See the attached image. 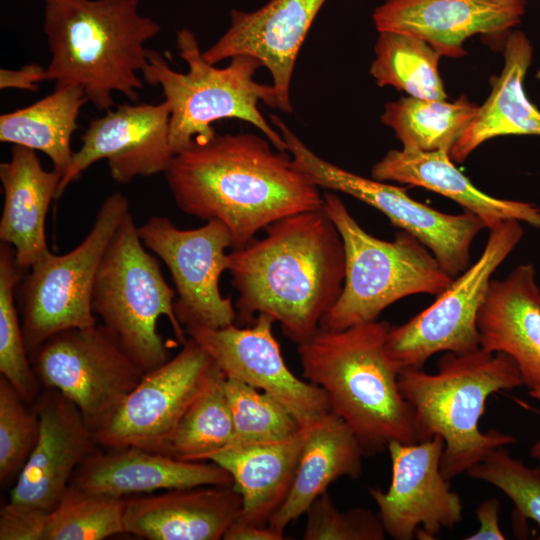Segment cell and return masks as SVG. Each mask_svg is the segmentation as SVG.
<instances>
[{"mask_svg": "<svg viewBox=\"0 0 540 540\" xmlns=\"http://www.w3.org/2000/svg\"><path fill=\"white\" fill-rule=\"evenodd\" d=\"M271 145L252 133L194 139L164 173L178 208L223 223L234 249L280 219L321 209L319 187L296 168L288 151Z\"/></svg>", "mask_w": 540, "mask_h": 540, "instance_id": "6da1fadb", "label": "cell"}, {"mask_svg": "<svg viewBox=\"0 0 540 540\" xmlns=\"http://www.w3.org/2000/svg\"><path fill=\"white\" fill-rule=\"evenodd\" d=\"M261 240L228 254L239 323L266 314L297 345L310 339L337 302L345 280L342 237L321 209L300 212L266 228Z\"/></svg>", "mask_w": 540, "mask_h": 540, "instance_id": "7a4b0ae2", "label": "cell"}, {"mask_svg": "<svg viewBox=\"0 0 540 540\" xmlns=\"http://www.w3.org/2000/svg\"><path fill=\"white\" fill-rule=\"evenodd\" d=\"M387 321L319 330L297 347L303 376L322 388L331 412L351 429L364 456L391 441L419 442L415 413L398 385L399 367L386 350Z\"/></svg>", "mask_w": 540, "mask_h": 540, "instance_id": "3957f363", "label": "cell"}, {"mask_svg": "<svg viewBox=\"0 0 540 540\" xmlns=\"http://www.w3.org/2000/svg\"><path fill=\"white\" fill-rule=\"evenodd\" d=\"M138 7L139 0L46 1V80L82 87L98 110L111 109L114 91L135 102L143 88L137 73L149 62L144 44L161 31Z\"/></svg>", "mask_w": 540, "mask_h": 540, "instance_id": "277c9868", "label": "cell"}, {"mask_svg": "<svg viewBox=\"0 0 540 540\" xmlns=\"http://www.w3.org/2000/svg\"><path fill=\"white\" fill-rule=\"evenodd\" d=\"M437 365L435 374L422 368L401 369L398 385L414 410L419 442L435 435L444 440L440 469L450 481L496 448L517 442L495 429L483 433L479 421L491 394L524 382L509 355L482 348L464 354L445 352Z\"/></svg>", "mask_w": 540, "mask_h": 540, "instance_id": "5b68a950", "label": "cell"}, {"mask_svg": "<svg viewBox=\"0 0 540 540\" xmlns=\"http://www.w3.org/2000/svg\"><path fill=\"white\" fill-rule=\"evenodd\" d=\"M178 55L188 72H177L154 50L148 49V65L142 72L149 85L162 88L170 107V143L174 154L194 139L215 134L211 124L220 119H239L255 126L273 147L287 151L286 143L262 115L258 102L277 109L273 85L254 80L262 63L250 55L231 58L224 68L215 67L203 56L196 35L188 28L177 32Z\"/></svg>", "mask_w": 540, "mask_h": 540, "instance_id": "8992f818", "label": "cell"}, {"mask_svg": "<svg viewBox=\"0 0 540 540\" xmlns=\"http://www.w3.org/2000/svg\"><path fill=\"white\" fill-rule=\"evenodd\" d=\"M322 208L342 237L346 268L342 292L320 328L343 330L375 321L385 308L404 297H437L452 283L454 277L412 234L400 230L392 241L370 235L332 192L323 195Z\"/></svg>", "mask_w": 540, "mask_h": 540, "instance_id": "52a82bcc", "label": "cell"}, {"mask_svg": "<svg viewBox=\"0 0 540 540\" xmlns=\"http://www.w3.org/2000/svg\"><path fill=\"white\" fill-rule=\"evenodd\" d=\"M174 298L158 260L146 251L129 212L104 252L91 307L144 372L170 359L166 342L157 331L161 316L167 317L180 344L187 341L174 310Z\"/></svg>", "mask_w": 540, "mask_h": 540, "instance_id": "ba28073f", "label": "cell"}, {"mask_svg": "<svg viewBox=\"0 0 540 540\" xmlns=\"http://www.w3.org/2000/svg\"><path fill=\"white\" fill-rule=\"evenodd\" d=\"M128 213L127 198L119 192L110 194L79 245L61 255L49 250L28 269L16 289L28 354L57 332L97 323L91 307L97 272Z\"/></svg>", "mask_w": 540, "mask_h": 540, "instance_id": "9c48e42d", "label": "cell"}, {"mask_svg": "<svg viewBox=\"0 0 540 540\" xmlns=\"http://www.w3.org/2000/svg\"><path fill=\"white\" fill-rule=\"evenodd\" d=\"M297 169L319 188L348 194L382 212L391 223L419 239L442 267L456 277L470 266L476 235L486 228L475 214H448L410 197L405 188L368 179L332 164L308 148L278 116L270 117Z\"/></svg>", "mask_w": 540, "mask_h": 540, "instance_id": "30bf717a", "label": "cell"}, {"mask_svg": "<svg viewBox=\"0 0 540 540\" xmlns=\"http://www.w3.org/2000/svg\"><path fill=\"white\" fill-rule=\"evenodd\" d=\"M520 221L506 220L490 229L477 261L434 303L400 326H391L386 350L399 369L422 368L439 352L464 354L480 348L477 317L492 275L521 241Z\"/></svg>", "mask_w": 540, "mask_h": 540, "instance_id": "8fae6325", "label": "cell"}, {"mask_svg": "<svg viewBox=\"0 0 540 540\" xmlns=\"http://www.w3.org/2000/svg\"><path fill=\"white\" fill-rule=\"evenodd\" d=\"M29 358L42 388L57 390L73 402L93 432L145 374L102 323L57 332Z\"/></svg>", "mask_w": 540, "mask_h": 540, "instance_id": "7c38bea8", "label": "cell"}, {"mask_svg": "<svg viewBox=\"0 0 540 540\" xmlns=\"http://www.w3.org/2000/svg\"><path fill=\"white\" fill-rule=\"evenodd\" d=\"M138 234L169 269L177 291L174 310L184 328L234 324L237 312L231 297H223L219 289L220 276L229 267L225 250L232 247L223 223L212 220L199 228L179 229L166 217L151 216Z\"/></svg>", "mask_w": 540, "mask_h": 540, "instance_id": "4fadbf2b", "label": "cell"}, {"mask_svg": "<svg viewBox=\"0 0 540 540\" xmlns=\"http://www.w3.org/2000/svg\"><path fill=\"white\" fill-rule=\"evenodd\" d=\"M215 363L192 338L161 366L145 372L114 414L93 432L107 450L154 451L205 386Z\"/></svg>", "mask_w": 540, "mask_h": 540, "instance_id": "5bb4252c", "label": "cell"}, {"mask_svg": "<svg viewBox=\"0 0 540 540\" xmlns=\"http://www.w3.org/2000/svg\"><path fill=\"white\" fill-rule=\"evenodd\" d=\"M444 446L439 435L414 444H388L390 486L386 492L370 487L369 493L391 538L433 540L462 521L461 499L440 469Z\"/></svg>", "mask_w": 540, "mask_h": 540, "instance_id": "9a60e30c", "label": "cell"}, {"mask_svg": "<svg viewBox=\"0 0 540 540\" xmlns=\"http://www.w3.org/2000/svg\"><path fill=\"white\" fill-rule=\"evenodd\" d=\"M275 321L258 314L252 326L222 328L185 327L186 333L211 357L227 378L268 393L308 427L331 412L329 399L319 386L294 375L286 365L272 326Z\"/></svg>", "mask_w": 540, "mask_h": 540, "instance_id": "2e32d148", "label": "cell"}, {"mask_svg": "<svg viewBox=\"0 0 540 540\" xmlns=\"http://www.w3.org/2000/svg\"><path fill=\"white\" fill-rule=\"evenodd\" d=\"M81 140L80 149L60 181L56 199L98 160L106 159L112 178L125 184L137 176L165 173L175 155L170 143L167 101L109 109L104 116L90 121Z\"/></svg>", "mask_w": 540, "mask_h": 540, "instance_id": "e0dca14e", "label": "cell"}, {"mask_svg": "<svg viewBox=\"0 0 540 540\" xmlns=\"http://www.w3.org/2000/svg\"><path fill=\"white\" fill-rule=\"evenodd\" d=\"M32 405L39 435L9 501L51 512L77 468L99 446L79 409L59 391L42 388Z\"/></svg>", "mask_w": 540, "mask_h": 540, "instance_id": "ac0fdd59", "label": "cell"}, {"mask_svg": "<svg viewBox=\"0 0 540 540\" xmlns=\"http://www.w3.org/2000/svg\"><path fill=\"white\" fill-rule=\"evenodd\" d=\"M326 0H271L252 12L232 10L227 31L203 56L211 64L238 55L258 59L272 76L277 109L291 113L290 84L303 41Z\"/></svg>", "mask_w": 540, "mask_h": 540, "instance_id": "d6986e66", "label": "cell"}, {"mask_svg": "<svg viewBox=\"0 0 540 540\" xmlns=\"http://www.w3.org/2000/svg\"><path fill=\"white\" fill-rule=\"evenodd\" d=\"M526 0H386L373 12L378 32L414 35L441 56L466 55L476 35H504L521 22Z\"/></svg>", "mask_w": 540, "mask_h": 540, "instance_id": "ffe728a7", "label": "cell"}, {"mask_svg": "<svg viewBox=\"0 0 540 540\" xmlns=\"http://www.w3.org/2000/svg\"><path fill=\"white\" fill-rule=\"evenodd\" d=\"M125 533L149 540H219L240 517L234 486L202 485L124 498Z\"/></svg>", "mask_w": 540, "mask_h": 540, "instance_id": "44dd1931", "label": "cell"}, {"mask_svg": "<svg viewBox=\"0 0 540 540\" xmlns=\"http://www.w3.org/2000/svg\"><path fill=\"white\" fill-rule=\"evenodd\" d=\"M71 486L116 498L202 485L232 486L221 466L184 461L139 447L99 448L75 471Z\"/></svg>", "mask_w": 540, "mask_h": 540, "instance_id": "7402d4cb", "label": "cell"}, {"mask_svg": "<svg viewBox=\"0 0 540 540\" xmlns=\"http://www.w3.org/2000/svg\"><path fill=\"white\" fill-rule=\"evenodd\" d=\"M480 348L517 364L524 385H540V287L531 263L491 280L477 317Z\"/></svg>", "mask_w": 540, "mask_h": 540, "instance_id": "603a6c76", "label": "cell"}, {"mask_svg": "<svg viewBox=\"0 0 540 540\" xmlns=\"http://www.w3.org/2000/svg\"><path fill=\"white\" fill-rule=\"evenodd\" d=\"M375 180L405 183L441 194L478 216L487 229L506 220L540 228V207L490 196L473 185L445 150H390L371 170Z\"/></svg>", "mask_w": 540, "mask_h": 540, "instance_id": "cb8c5ba5", "label": "cell"}, {"mask_svg": "<svg viewBox=\"0 0 540 540\" xmlns=\"http://www.w3.org/2000/svg\"><path fill=\"white\" fill-rule=\"evenodd\" d=\"M61 179L55 169L42 167L35 150L20 145H13L10 159L0 164V241L14 248L18 264L27 271L49 251L45 222Z\"/></svg>", "mask_w": 540, "mask_h": 540, "instance_id": "d4e9b609", "label": "cell"}, {"mask_svg": "<svg viewBox=\"0 0 540 540\" xmlns=\"http://www.w3.org/2000/svg\"><path fill=\"white\" fill-rule=\"evenodd\" d=\"M307 428L273 442L228 444L205 461L224 468L242 497L241 524L267 526L289 491Z\"/></svg>", "mask_w": 540, "mask_h": 540, "instance_id": "484cf974", "label": "cell"}, {"mask_svg": "<svg viewBox=\"0 0 540 540\" xmlns=\"http://www.w3.org/2000/svg\"><path fill=\"white\" fill-rule=\"evenodd\" d=\"M306 428L287 496L269 520V526L282 533L331 483L340 477L357 479L362 472L361 446L339 416L329 412Z\"/></svg>", "mask_w": 540, "mask_h": 540, "instance_id": "4316f807", "label": "cell"}, {"mask_svg": "<svg viewBox=\"0 0 540 540\" xmlns=\"http://www.w3.org/2000/svg\"><path fill=\"white\" fill-rule=\"evenodd\" d=\"M532 45L520 30L508 34L504 45V65L492 83L485 102L449 152L461 163L487 140L506 135L540 136V110L524 91V78L531 64Z\"/></svg>", "mask_w": 540, "mask_h": 540, "instance_id": "83f0119b", "label": "cell"}, {"mask_svg": "<svg viewBox=\"0 0 540 540\" xmlns=\"http://www.w3.org/2000/svg\"><path fill=\"white\" fill-rule=\"evenodd\" d=\"M88 101L80 86H55L27 107L0 116V141L45 153L62 177L74 152L71 138L81 107Z\"/></svg>", "mask_w": 540, "mask_h": 540, "instance_id": "f1b7e54d", "label": "cell"}, {"mask_svg": "<svg viewBox=\"0 0 540 540\" xmlns=\"http://www.w3.org/2000/svg\"><path fill=\"white\" fill-rule=\"evenodd\" d=\"M478 107L465 95L451 102L407 96L387 102L380 119L394 131L403 148L450 152Z\"/></svg>", "mask_w": 540, "mask_h": 540, "instance_id": "f546056e", "label": "cell"}, {"mask_svg": "<svg viewBox=\"0 0 540 540\" xmlns=\"http://www.w3.org/2000/svg\"><path fill=\"white\" fill-rule=\"evenodd\" d=\"M225 380V374L215 364L201 392L152 452L184 461H205L208 455L227 446L234 428Z\"/></svg>", "mask_w": 540, "mask_h": 540, "instance_id": "4dcf8cb0", "label": "cell"}, {"mask_svg": "<svg viewBox=\"0 0 540 540\" xmlns=\"http://www.w3.org/2000/svg\"><path fill=\"white\" fill-rule=\"evenodd\" d=\"M374 54L370 74L378 86H392L421 99H447L439 73L441 55L423 39L402 32L382 31Z\"/></svg>", "mask_w": 540, "mask_h": 540, "instance_id": "1f68e13d", "label": "cell"}, {"mask_svg": "<svg viewBox=\"0 0 540 540\" xmlns=\"http://www.w3.org/2000/svg\"><path fill=\"white\" fill-rule=\"evenodd\" d=\"M27 270L17 262L14 248L0 245V373L30 405L41 392V384L25 345L16 289Z\"/></svg>", "mask_w": 540, "mask_h": 540, "instance_id": "d6a6232c", "label": "cell"}, {"mask_svg": "<svg viewBox=\"0 0 540 540\" xmlns=\"http://www.w3.org/2000/svg\"><path fill=\"white\" fill-rule=\"evenodd\" d=\"M125 499L69 485L49 513L45 540H103L125 533Z\"/></svg>", "mask_w": 540, "mask_h": 540, "instance_id": "836d02e7", "label": "cell"}, {"mask_svg": "<svg viewBox=\"0 0 540 540\" xmlns=\"http://www.w3.org/2000/svg\"><path fill=\"white\" fill-rule=\"evenodd\" d=\"M224 386L234 428L229 444L281 441L302 428L286 407L268 393L227 377Z\"/></svg>", "mask_w": 540, "mask_h": 540, "instance_id": "e575fe53", "label": "cell"}, {"mask_svg": "<svg viewBox=\"0 0 540 540\" xmlns=\"http://www.w3.org/2000/svg\"><path fill=\"white\" fill-rule=\"evenodd\" d=\"M0 376V480L18 475L33 450L40 422L34 408Z\"/></svg>", "mask_w": 540, "mask_h": 540, "instance_id": "d590c367", "label": "cell"}, {"mask_svg": "<svg viewBox=\"0 0 540 540\" xmlns=\"http://www.w3.org/2000/svg\"><path fill=\"white\" fill-rule=\"evenodd\" d=\"M466 474L499 488L512 500L520 515L540 526V465L528 467L502 446L469 468Z\"/></svg>", "mask_w": 540, "mask_h": 540, "instance_id": "8d00e7d4", "label": "cell"}, {"mask_svg": "<svg viewBox=\"0 0 540 540\" xmlns=\"http://www.w3.org/2000/svg\"><path fill=\"white\" fill-rule=\"evenodd\" d=\"M303 540H383L379 515L364 508L339 510L326 491L309 507Z\"/></svg>", "mask_w": 540, "mask_h": 540, "instance_id": "74e56055", "label": "cell"}, {"mask_svg": "<svg viewBox=\"0 0 540 540\" xmlns=\"http://www.w3.org/2000/svg\"><path fill=\"white\" fill-rule=\"evenodd\" d=\"M49 513L9 501L0 513V540H45Z\"/></svg>", "mask_w": 540, "mask_h": 540, "instance_id": "f35d334b", "label": "cell"}, {"mask_svg": "<svg viewBox=\"0 0 540 540\" xmlns=\"http://www.w3.org/2000/svg\"><path fill=\"white\" fill-rule=\"evenodd\" d=\"M500 501L491 498L480 503L476 509L479 521L478 530L466 537V540H504V533L499 527Z\"/></svg>", "mask_w": 540, "mask_h": 540, "instance_id": "ab89813d", "label": "cell"}, {"mask_svg": "<svg viewBox=\"0 0 540 540\" xmlns=\"http://www.w3.org/2000/svg\"><path fill=\"white\" fill-rule=\"evenodd\" d=\"M46 80V69L37 64H29L19 70H0V88H18L36 92L38 83Z\"/></svg>", "mask_w": 540, "mask_h": 540, "instance_id": "60d3db41", "label": "cell"}, {"mask_svg": "<svg viewBox=\"0 0 540 540\" xmlns=\"http://www.w3.org/2000/svg\"><path fill=\"white\" fill-rule=\"evenodd\" d=\"M284 533L269 525L255 526L235 521L226 531L223 540H284Z\"/></svg>", "mask_w": 540, "mask_h": 540, "instance_id": "b9f144b4", "label": "cell"}, {"mask_svg": "<svg viewBox=\"0 0 540 540\" xmlns=\"http://www.w3.org/2000/svg\"><path fill=\"white\" fill-rule=\"evenodd\" d=\"M529 394L536 400L540 401V385L530 389ZM532 458L540 462V439L533 444L530 450Z\"/></svg>", "mask_w": 540, "mask_h": 540, "instance_id": "7bdbcfd3", "label": "cell"}, {"mask_svg": "<svg viewBox=\"0 0 540 540\" xmlns=\"http://www.w3.org/2000/svg\"><path fill=\"white\" fill-rule=\"evenodd\" d=\"M45 1H48V0H45Z\"/></svg>", "mask_w": 540, "mask_h": 540, "instance_id": "ee69618b", "label": "cell"}]
</instances>
